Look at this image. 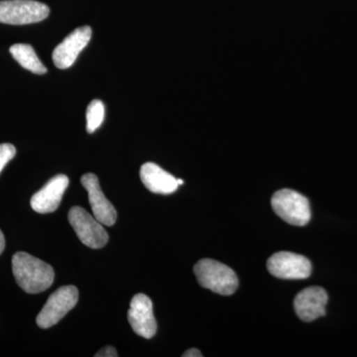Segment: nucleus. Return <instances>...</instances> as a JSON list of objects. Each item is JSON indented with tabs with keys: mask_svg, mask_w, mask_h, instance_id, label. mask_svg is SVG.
I'll return each instance as SVG.
<instances>
[{
	"mask_svg": "<svg viewBox=\"0 0 357 357\" xmlns=\"http://www.w3.org/2000/svg\"><path fill=\"white\" fill-rule=\"evenodd\" d=\"M16 149L13 144L3 143L0 144V173L3 170L4 167L15 157Z\"/></svg>",
	"mask_w": 357,
	"mask_h": 357,
	"instance_id": "obj_16",
	"label": "nucleus"
},
{
	"mask_svg": "<svg viewBox=\"0 0 357 357\" xmlns=\"http://www.w3.org/2000/svg\"><path fill=\"white\" fill-rule=\"evenodd\" d=\"M140 178L145 187L154 194H173L178 188L177 178L152 162L141 166Z\"/></svg>",
	"mask_w": 357,
	"mask_h": 357,
	"instance_id": "obj_13",
	"label": "nucleus"
},
{
	"mask_svg": "<svg viewBox=\"0 0 357 357\" xmlns=\"http://www.w3.org/2000/svg\"><path fill=\"white\" fill-rule=\"evenodd\" d=\"M69 185V178L63 174L55 176L36 194L33 195L31 208L39 213H50L57 211L64 192Z\"/></svg>",
	"mask_w": 357,
	"mask_h": 357,
	"instance_id": "obj_12",
	"label": "nucleus"
},
{
	"mask_svg": "<svg viewBox=\"0 0 357 357\" xmlns=\"http://www.w3.org/2000/svg\"><path fill=\"white\" fill-rule=\"evenodd\" d=\"M91 28L89 26L77 28L70 33L53 52V63L59 69H68L76 62L77 56L91 41Z\"/></svg>",
	"mask_w": 357,
	"mask_h": 357,
	"instance_id": "obj_8",
	"label": "nucleus"
},
{
	"mask_svg": "<svg viewBox=\"0 0 357 357\" xmlns=\"http://www.w3.org/2000/svg\"><path fill=\"white\" fill-rule=\"evenodd\" d=\"M119 356V354H117L116 349H114L112 345H109V347H103L102 351L98 352L96 354V357H117Z\"/></svg>",
	"mask_w": 357,
	"mask_h": 357,
	"instance_id": "obj_17",
	"label": "nucleus"
},
{
	"mask_svg": "<svg viewBox=\"0 0 357 357\" xmlns=\"http://www.w3.org/2000/svg\"><path fill=\"white\" fill-rule=\"evenodd\" d=\"M128 321L134 332L140 337L152 338L156 335L157 323L153 314V304L148 296H134L128 310Z\"/></svg>",
	"mask_w": 357,
	"mask_h": 357,
	"instance_id": "obj_9",
	"label": "nucleus"
},
{
	"mask_svg": "<svg viewBox=\"0 0 357 357\" xmlns=\"http://www.w3.org/2000/svg\"><path fill=\"white\" fill-rule=\"evenodd\" d=\"M13 57L20 63L21 67L37 75L47 73V68L40 61L32 46L28 44H15L9 49Z\"/></svg>",
	"mask_w": 357,
	"mask_h": 357,
	"instance_id": "obj_14",
	"label": "nucleus"
},
{
	"mask_svg": "<svg viewBox=\"0 0 357 357\" xmlns=\"http://www.w3.org/2000/svg\"><path fill=\"white\" fill-rule=\"evenodd\" d=\"M79 301V290L73 285L63 286L52 294L37 316V326L49 328L57 325L66 314L74 309Z\"/></svg>",
	"mask_w": 357,
	"mask_h": 357,
	"instance_id": "obj_5",
	"label": "nucleus"
},
{
	"mask_svg": "<svg viewBox=\"0 0 357 357\" xmlns=\"http://www.w3.org/2000/svg\"><path fill=\"white\" fill-rule=\"evenodd\" d=\"M177 181H178V185L184 184V181L181 180V178H177Z\"/></svg>",
	"mask_w": 357,
	"mask_h": 357,
	"instance_id": "obj_20",
	"label": "nucleus"
},
{
	"mask_svg": "<svg viewBox=\"0 0 357 357\" xmlns=\"http://www.w3.org/2000/svg\"><path fill=\"white\" fill-rule=\"evenodd\" d=\"M199 285L222 296H230L238 287V278L231 268L215 260H199L194 267Z\"/></svg>",
	"mask_w": 357,
	"mask_h": 357,
	"instance_id": "obj_2",
	"label": "nucleus"
},
{
	"mask_svg": "<svg viewBox=\"0 0 357 357\" xmlns=\"http://www.w3.org/2000/svg\"><path fill=\"white\" fill-rule=\"evenodd\" d=\"M68 218L79 241L88 248L100 249L109 243V234L103 229L102 223L81 206H73Z\"/></svg>",
	"mask_w": 357,
	"mask_h": 357,
	"instance_id": "obj_6",
	"label": "nucleus"
},
{
	"mask_svg": "<svg viewBox=\"0 0 357 357\" xmlns=\"http://www.w3.org/2000/svg\"><path fill=\"white\" fill-rule=\"evenodd\" d=\"M183 357H202L203 354L197 349H191L183 354Z\"/></svg>",
	"mask_w": 357,
	"mask_h": 357,
	"instance_id": "obj_18",
	"label": "nucleus"
},
{
	"mask_svg": "<svg viewBox=\"0 0 357 357\" xmlns=\"http://www.w3.org/2000/svg\"><path fill=\"white\" fill-rule=\"evenodd\" d=\"M272 208L282 220L296 227H304L311 220L309 199L293 190L283 189L275 192Z\"/></svg>",
	"mask_w": 357,
	"mask_h": 357,
	"instance_id": "obj_3",
	"label": "nucleus"
},
{
	"mask_svg": "<svg viewBox=\"0 0 357 357\" xmlns=\"http://www.w3.org/2000/svg\"><path fill=\"white\" fill-rule=\"evenodd\" d=\"M328 296L325 289L309 287L301 291L294 300V309L300 319L306 323L326 316Z\"/></svg>",
	"mask_w": 357,
	"mask_h": 357,
	"instance_id": "obj_11",
	"label": "nucleus"
},
{
	"mask_svg": "<svg viewBox=\"0 0 357 357\" xmlns=\"http://www.w3.org/2000/svg\"><path fill=\"white\" fill-rule=\"evenodd\" d=\"M267 269L277 278L301 280L311 276L312 263L305 256L282 251L268 259Z\"/></svg>",
	"mask_w": 357,
	"mask_h": 357,
	"instance_id": "obj_7",
	"label": "nucleus"
},
{
	"mask_svg": "<svg viewBox=\"0 0 357 357\" xmlns=\"http://www.w3.org/2000/svg\"><path fill=\"white\" fill-rule=\"evenodd\" d=\"M50 9L35 0H2L0 1V23L26 25L48 17Z\"/></svg>",
	"mask_w": 357,
	"mask_h": 357,
	"instance_id": "obj_4",
	"label": "nucleus"
},
{
	"mask_svg": "<svg viewBox=\"0 0 357 357\" xmlns=\"http://www.w3.org/2000/svg\"><path fill=\"white\" fill-rule=\"evenodd\" d=\"M81 183L89 194V204L96 220L103 225L112 227L117 220L116 210L100 189L98 178L93 173L84 174Z\"/></svg>",
	"mask_w": 357,
	"mask_h": 357,
	"instance_id": "obj_10",
	"label": "nucleus"
},
{
	"mask_svg": "<svg viewBox=\"0 0 357 357\" xmlns=\"http://www.w3.org/2000/svg\"><path fill=\"white\" fill-rule=\"evenodd\" d=\"M13 272L18 286L28 294H38L51 287L55 279L53 267L27 252L13 257Z\"/></svg>",
	"mask_w": 357,
	"mask_h": 357,
	"instance_id": "obj_1",
	"label": "nucleus"
},
{
	"mask_svg": "<svg viewBox=\"0 0 357 357\" xmlns=\"http://www.w3.org/2000/svg\"><path fill=\"white\" fill-rule=\"evenodd\" d=\"M105 105L102 100H95L89 103L86 109V131L93 133L102 126L105 119Z\"/></svg>",
	"mask_w": 357,
	"mask_h": 357,
	"instance_id": "obj_15",
	"label": "nucleus"
},
{
	"mask_svg": "<svg viewBox=\"0 0 357 357\" xmlns=\"http://www.w3.org/2000/svg\"><path fill=\"white\" fill-rule=\"evenodd\" d=\"M6 249V237L3 236V232L0 229V255Z\"/></svg>",
	"mask_w": 357,
	"mask_h": 357,
	"instance_id": "obj_19",
	"label": "nucleus"
}]
</instances>
